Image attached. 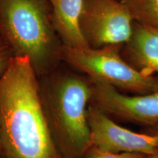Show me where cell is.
Wrapping results in <instances>:
<instances>
[{
  "instance_id": "cell-13",
  "label": "cell",
  "mask_w": 158,
  "mask_h": 158,
  "mask_svg": "<svg viewBox=\"0 0 158 158\" xmlns=\"http://www.w3.org/2000/svg\"><path fill=\"white\" fill-rule=\"evenodd\" d=\"M148 129H149L148 132L155 134V135H156V137H157V147L158 148V127H152V128H148Z\"/></svg>"
},
{
  "instance_id": "cell-1",
  "label": "cell",
  "mask_w": 158,
  "mask_h": 158,
  "mask_svg": "<svg viewBox=\"0 0 158 158\" xmlns=\"http://www.w3.org/2000/svg\"><path fill=\"white\" fill-rule=\"evenodd\" d=\"M0 158H64L51 135L28 56L12 57L0 77Z\"/></svg>"
},
{
  "instance_id": "cell-12",
  "label": "cell",
  "mask_w": 158,
  "mask_h": 158,
  "mask_svg": "<svg viewBox=\"0 0 158 158\" xmlns=\"http://www.w3.org/2000/svg\"><path fill=\"white\" fill-rule=\"evenodd\" d=\"M13 56H14V55L10 48L0 36V77L5 73Z\"/></svg>"
},
{
  "instance_id": "cell-2",
  "label": "cell",
  "mask_w": 158,
  "mask_h": 158,
  "mask_svg": "<svg viewBox=\"0 0 158 158\" xmlns=\"http://www.w3.org/2000/svg\"><path fill=\"white\" fill-rule=\"evenodd\" d=\"M57 68L40 76V92L45 117L63 157L84 158L92 145L87 118L92 84L89 78Z\"/></svg>"
},
{
  "instance_id": "cell-8",
  "label": "cell",
  "mask_w": 158,
  "mask_h": 158,
  "mask_svg": "<svg viewBox=\"0 0 158 158\" xmlns=\"http://www.w3.org/2000/svg\"><path fill=\"white\" fill-rule=\"evenodd\" d=\"M121 54L141 73L158 77V29L134 21L131 37L122 46Z\"/></svg>"
},
{
  "instance_id": "cell-6",
  "label": "cell",
  "mask_w": 158,
  "mask_h": 158,
  "mask_svg": "<svg viewBox=\"0 0 158 158\" xmlns=\"http://www.w3.org/2000/svg\"><path fill=\"white\" fill-rule=\"evenodd\" d=\"M91 104L108 116L148 128L158 127V90L127 95L111 85L90 78Z\"/></svg>"
},
{
  "instance_id": "cell-4",
  "label": "cell",
  "mask_w": 158,
  "mask_h": 158,
  "mask_svg": "<svg viewBox=\"0 0 158 158\" xmlns=\"http://www.w3.org/2000/svg\"><path fill=\"white\" fill-rule=\"evenodd\" d=\"M122 45L99 48H74L62 45L61 62L101 81L118 90L134 94H147L158 90V77L146 76L126 62L121 54Z\"/></svg>"
},
{
  "instance_id": "cell-10",
  "label": "cell",
  "mask_w": 158,
  "mask_h": 158,
  "mask_svg": "<svg viewBox=\"0 0 158 158\" xmlns=\"http://www.w3.org/2000/svg\"><path fill=\"white\" fill-rule=\"evenodd\" d=\"M135 22L158 29V0H121Z\"/></svg>"
},
{
  "instance_id": "cell-14",
  "label": "cell",
  "mask_w": 158,
  "mask_h": 158,
  "mask_svg": "<svg viewBox=\"0 0 158 158\" xmlns=\"http://www.w3.org/2000/svg\"><path fill=\"white\" fill-rule=\"evenodd\" d=\"M145 158H158V149L156 150L155 152L147 155Z\"/></svg>"
},
{
  "instance_id": "cell-5",
  "label": "cell",
  "mask_w": 158,
  "mask_h": 158,
  "mask_svg": "<svg viewBox=\"0 0 158 158\" xmlns=\"http://www.w3.org/2000/svg\"><path fill=\"white\" fill-rule=\"evenodd\" d=\"M133 23L121 0H84L79 24L91 48L123 45L131 37Z\"/></svg>"
},
{
  "instance_id": "cell-11",
  "label": "cell",
  "mask_w": 158,
  "mask_h": 158,
  "mask_svg": "<svg viewBox=\"0 0 158 158\" xmlns=\"http://www.w3.org/2000/svg\"><path fill=\"white\" fill-rule=\"evenodd\" d=\"M147 155L135 152H112L92 145L84 155V158H145Z\"/></svg>"
},
{
  "instance_id": "cell-7",
  "label": "cell",
  "mask_w": 158,
  "mask_h": 158,
  "mask_svg": "<svg viewBox=\"0 0 158 158\" xmlns=\"http://www.w3.org/2000/svg\"><path fill=\"white\" fill-rule=\"evenodd\" d=\"M87 118L92 145L112 152H135L149 155L157 150L155 134L135 133L122 127L109 116L92 104L88 108Z\"/></svg>"
},
{
  "instance_id": "cell-3",
  "label": "cell",
  "mask_w": 158,
  "mask_h": 158,
  "mask_svg": "<svg viewBox=\"0 0 158 158\" xmlns=\"http://www.w3.org/2000/svg\"><path fill=\"white\" fill-rule=\"evenodd\" d=\"M51 13L48 0H0V36L14 56L29 57L38 77L61 62Z\"/></svg>"
},
{
  "instance_id": "cell-9",
  "label": "cell",
  "mask_w": 158,
  "mask_h": 158,
  "mask_svg": "<svg viewBox=\"0 0 158 158\" xmlns=\"http://www.w3.org/2000/svg\"><path fill=\"white\" fill-rule=\"evenodd\" d=\"M54 27L62 45L86 48L87 42L80 29L81 13L84 0H48Z\"/></svg>"
}]
</instances>
